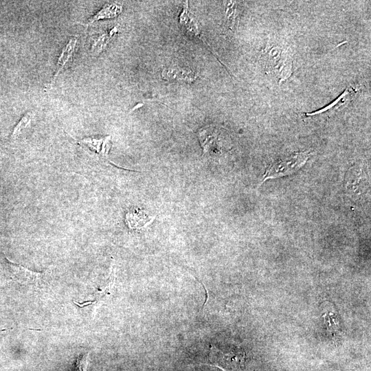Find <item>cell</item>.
<instances>
[{
  "label": "cell",
  "mask_w": 371,
  "mask_h": 371,
  "mask_svg": "<svg viewBox=\"0 0 371 371\" xmlns=\"http://www.w3.org/2000/svg\"><path fill=\"white\" fill-rule=\"evenodd\" d=\"M266 72L280 82L288 78L292 73V58L280 47L271 46L261 55Z\"/></svg>",
  "instance_id": "6da1fadb"
},
{
  "label": "cell",
  "mask_w": 371,
  "mask_h": 371,
  "mask_svg": "<svg viewBox=\"0 0 371 371\" xmlns=\"http://www.w3.org/2000/svg\"><path fill=\"white\" fill-rule=\"evenodd\" d=\"M311 153L308 151L297 152L279 158L266 170L262 182L267 179L289 175L299 170L307 161Z\"/></svg>",
  "instance_id": "7a4b0ae2"
},
{
  "label": "cell",
  "mask_w": 371,
  "mask_h": 371,
  "mask_svg": "<svg viewBox=\"0 0 371 371\" xmlns=\"http://www.w3.org/2000/svg\"><path fill=\"white\" fill-rule=\"evenodd\" d=\"M245 358V354L243 351L232 350L223 352L211 345L207 363L216 366L223 371H236L243 366Z\"/></svg>",
  "instance_id": "3957f363"
},
{
  "label": "cell",
  "mask_w": 371,
  "mask_h": 371,
  "mask_svg": "<svg viewBox=\"0 0 371 371\" xmlns=\"http://www.w3.org/2000/svg\"><path fill=\"white\" fill-rule=\"evenodd\" d=\"M7 265L9 267L12 278L18 283L33 286L36 288L41 287L47 282L48 270L43 272H36L11 262L5 257Z\"/></svg>",
  "instance_id": "277c9868"
},
{
  "label": "cell",
  "mask_w": 371,
  "mask_h": 371,
  "mask_svg": "<svg viewBox=\"0 0 371 371\" xmlns=\"http://www.w3.org/2000/svg\"><path fill=\"white\" fill-rule=\"evenodd\" d=\"M161 76L165 80L188 83L194 81L197 77L196 74L190 69L175 65L164 68Z\"/></svg>",
  "instance_id": "5b68a950"
},
{
  "label": "cell",
  "mask_w": 371,
  "mask_h": 371,
  "mask_svg": "<svg viewBox=\"0 0 371 371\" xmlns=\"http://www.w3.org/2000/svg\"><path fill=\"white\" fill-rule=\"evenodd\" d=\"M110 139V136L99 139L86 137L78 140V142L82 146L97 153L102 158L108 159V153L111 146Z\"/></svg>",
  "instance_id": "8992f818"
},
{
  "label": "cell",
  "mask_w": 371,
  "mask_h": 371,
  "mask_svg": "<svg viewBox=\"0 0 371 371\" xmlns=\"http://www.w3.org/2000/svg\"><path fill=\"white\" fill-rule=\"evenodd\" d=\"M154 218L144 211L136 209L126 213L125 221L130 229H140L150 224Z\"/></svg>",
  "instance_id": "52a82bcc"
},
{
  "label": "cell",
  "mask_w": 371,
  "mask_h": 371,
  "mask_svg": "<svg viewBox=\"0 0 371 371\" xmlns=\"http://www.w3.org/2000/svg\"><path fill=\"white\" fill-rule=\"evenodd\" d=\"M179 23L187 33L194 36H200V30L198 23L194 16L190 14L188 2L186 1L183 5V10L179 15Z\"/></svg>",
  "instance_id": "ba28073f"
},
{
  "label": "cell",
  "mask_w": 371,
  "mask_h": 371,
  "mask_svg": "<svg viewBox=\"0 0 371 371\" xmlns=\"http://www.w3.org/2000/svg\"><path fill=\"white\" fill-rule=\"evenodd\" d=\"M122 10V7L119 3H106L98 13L89 20V23L99 19L114 18L117 16Z\"/></svg>",
  "instance_id": "9c48e42d"
},
{
  "label": "cell",
  "mask_w": 371,
  "mask_h": 371,
  "mask_svg": "<svg viewBox=\"0 0 371 371\" xmlns=\"http://www.w3.org/2000/svg\"><path fill=\"white\" fill-rule=\"evenodd\" d=\"M355 89L353 88H348L347 90H346L334 102L330 104V105L326 106V108H324L322 109H320L319 111H317L316 112H314L313 113H307V116L311 115H315L318 114L324 113V112H327L328 111H334L336 110L342 106L345 105L348 101H350L353 96Z\"/></svg>",
  "instance_id": "30bf717a"
},
{
  "label": "cell",
  "mask_w": 371,
  "mask_h": 371,
  "mask_svg": "<svg viewBox=\"0 0 371 371\" xmlns=\"http://www.w3.org/2000/svg\"><path fill=\"white\" fill-rule=\"evenodd\" d=\"M76 41H77V38L76 37H72L70 38L67 45L64 47L57 62L59 67L54 76L53 81L55 80L59 72L63 69L65 65L71 58L72 53L74 50V48L76 44Z\"/></svg>",
  "instance_id": "8fae6325"
},
{
  "label": "cell",
  "mask_w": 371,
  "mask_h": 371,
  "mask_svg": "<svg viewBox=\"0 0 371 371\" xmlns=\"http://www.w3.org/2000/svg\"><path fill=\"white\" fill-rule=\"evenodd\" d=\"M225 21L229 27H232L235 22L236 9L234 2L228 1L225 8Z\"/></svg>",
  "instance_id": "7c38bea8"
},
{
  "label": "cell",
  "mask_w": 371,
  "mask_h": 371,
  "mask_svg": "<svg viewBox=\"0 0 371 371\" xmlns=\"http://www.w3.org/2000/svg\"><path fill=\"white\" fill-rule=\"evenodd\" d=\"M32 115V113L29 112L21 119L12 131L11 135L12 138H16L21 133V131L27 127L31 121Z\"/></svg>",
  "instance_id": "4fadbf2b"
},
{
  "label": "cell",
  "mask_w": 371,
  "mask_h": 371,
  "mask_svg": "<svg viewBox=\"0 0 371 371\" xmlns=\"http://www.w3.org/2000/svg\"><path fill=\"white\" fill-rule=\"evenodd\" d=\"M89 352L80 355L73 366V371H86L88 365Z\"/></svg>",
  "instance_id": "5bb4252c"
},
{
  "label": "cell",
  "mask_w": 371,
  "mask_h": 371,
  "mask_svg": "<svg viewBox=\"0 0 371 371\" xmlns=\"http://www.w3.org/2000/svg\"><path fill=\"white\" fill-rule=\"evenodd\" d=\"M5 330H6V329H1L0 332L5 331Z\"/></svg>",
  "instance_id": "9a60e30c"
}]
</instances>
